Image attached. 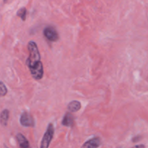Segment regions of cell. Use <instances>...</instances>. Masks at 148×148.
Listing matches in <instances>:
<instances>
[{"label":"cell","instance_id":"30bf717a","mask_svg":"<svg viewBox=\"0 0 148 148\" xmlns=\"http://www.w3.org/2000/svg\"><path fill=\"white\" fill-rule=\"evenodd\" d=\"M17 15L19 17H20L23 21H25L26 19V15H27V10H26L25 7H22V8H20L17 11Z\"/></svg>","mask_w":148,"mask_h":148},{"label":"cell","instance_id":"6da1fadb","mask_svg":"<svg viewBox=\"0 0 148 148\" xmlns=\"http://www.w3.org/2000/svg\"><path fill=\"white\" fill-rule=\"evenodd\" d=\"M27 49L29 56L26 60V64L35 79H41L43 77V66L40 62V55L37 44L36 42L30 41L27 44Z\"/></svg>","mask_w":148,"mask_h":148},{"label":"cell","instance_id":"ba28073f","mask_svg":"<svg viewBox=\"0 0 148 148\" xmlns=\"http://www.w3.org/2000/svg\"><path fill=\"white\" fill-rule=\"evenodd\" d=\"M81 108V104L79 101H73L69 103L67 106V108L69 112L75 113L79 111Z\"/></svg>","mask_w":148,"mask_h":148},{"label":"cell","instance_id":"8fae6325","mask_svg":"<svg viewBox=\"0 0 148 148\" xmlns=\"http://www.w3.org/2000/svg\"><path fill=\"white\" fill-rule=\"evenodd\" d=\"M7 89L4 83L1 81H0V96H4L7 95Z\"/></svg>","mask_w":148,"mask_h":148},{"label":"cell","instance_id":"7c38bea8","mask_svg":"<svg viewBox=\"0 0 148 148\" xmlns=\"http://www.w3.org/2000/svg\"><path fill=\"white\" fill-rule=\"evenodd\" d=\"M140 140V137H134V139H133V142H137V141H138V140Z\"/></svg>","mask_w":148,"mask_h":148},{"label":"cell","instance_id":"9c48e42d","mask_svg":"<svg viewBox=\"0 0 148 148\" xmlns=\"http://www.w3.org/2000/svg\"><path fill=\"white\" fill-rule=\"evenodd\" d=\"M9 117H10V112L7 109H4L0 114V124L4 127L7 126Z\"/></svg>","mask_w":148,"mask_h":148},{"label":"cell","instance_id":"7a4b0ae2","mask_svg":"<svg viewBox=\"0 0 148 148\" xmlns=\"http://www.w3.org/2000/svg\"><path fill=\"white\" fill-rule=\"evenodd\" d=\"M53 134H54V127H53V124H49V126H48L47 130H46V132H45L44 135H43L41 145H40V147L47 148L49 147V145H50L52 139H53Z\"/></svg>","mask_w":148,"mask_h":148},{"label":"cell","instance_id":"52a82bcc","mask_svg":"<svg viewBox=\"0 0 148 148\" xmlns=\"http://www.w3.org/2000/svg\"><path fill=\"white\" fill-rule=\"evenodd\" d=\"M62 125L65 126V127H71L73 126L74 118L70 113H66L65 114V116L63 118V120L62 121Z\"/></svg>","mask_w":148,"mask_h":148},{"label":"cell","instance_id":"5bb4252c","mask_svg":"<svg viewBox=\"0 0 148 148\" xmlns=\"http://www.w3.org/2000/svg\"><path fill=\"white\" fill-rule=\"evenodd\" d=\"M7 0H4V2H7Z\"/></svg>","mask_w":148,"mask_h":148},{"label":"cell","instance_id":"4fadbf2b","mask_svg":"<svg viewBox=\"0 0 148 148\" xmlns=\"http://www.w3.org/2000/svg\"><path fill=\"white\" fill-rule=\"evenodd\" d=\"M134 147H145V146L143 145H136V146H134Z\"/></svg>","mask_w":148,"mask_h":148},{"label":"cell","instance_id":"3957f363","mask_svg":"<svg viewBox=\"0 0 148 148\" xmlns=\"http://www.w3.org/2000/svg\"><path fill=\"white\" fill-rule=\"evenodd\" d=\"M43 35L49 40L55 42L59 39V34L54 27L51 26H48L43 30Z\"/></svg>","mask_w":148,"mask_h":148},{"label":"cell","instance_id":"8992f818","mask_svg":"<svg viewBox=\"0 0 148 148\" xmlns=\"http://www.w3.org/2000/svg\"><path fill=\"white\" fill-rule=\"evenodd\" d=\"M16 138H17V142H18L19 145H20V147L21 148L30 147V145H29L28 141H27V139L25 138V137L23 134L19 133V134H17V136H16Z\"/></svg>","mask_w":148,"mask_h":148},{"label":"cell","instance_id":"5b68a950","mask_svg":"<svg viewBox=\"0 0 148 148\" xmlns=\"http://www.w3.org/2000/svg\"><path fill=\"white\" fill-rule=\"evenodd\" d=\"M101 140H100L99 137H94V138L87 141L82 145V147H98L101 145Z\"/></svg>","mask_w":148,"mask_h":148},{"label":"cell","instance_id":"277c9868","mask_svg":"<svg viewBox=\"0 0 148 148\" xmlns=\"http://www.w3.org/2000/svg\"><path fill=\"white\" fill-rule=\"evenodd\" d=\"M20 123L22 126L25 127H33L35 126V121L33 116L27 112L22 114L20 119Z\"/></svg>","mask_w":148,"mask_h":148}]
</instances>
